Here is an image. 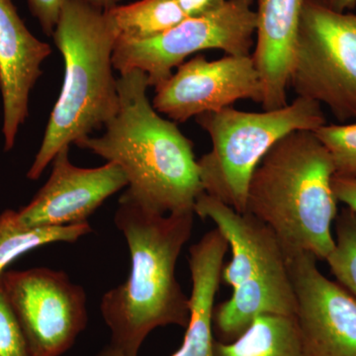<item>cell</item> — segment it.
Instances as JSON below:
<instances>
[{"mask_svg": "<svg viewBox=\"0 0 356 356\" xmlns=\"http://www.w3.org/2000/svg\"><path fill=\"white\" fill-rule=\"evenodd\" d=\"M51 49L35 37L13 0H0V92L3 104L4 149L11 151L29 114L30 95Z\"/></svg>", "mask_w": 356, "mask_h": 356, "instance_id": "obj_13", "label": "cell"}, {"mask_svg": "<svg viewBox=\"0 0 356 356\" xmlns=\"http://www.w3.org/2000/svg\"><path fill=\"white\" fill-rule=\"evenodd\" d=\"M0 356H33L0 277Z\"/></svg>", "mask_w": 356, "mask_h": 356, "instance_id": "obj_21", "label": "cell"}, {"mask_svg": "<svg viewBox=\"0 0 356 356\" xmlns=\"http://www.w3.org/2000/svg\"><path fill=\"white\" fill-rule=\"evenodd\" d=\"M117 40L144 41L159 36L187 18L175 0H139L105 11Z\"/></svg>", "mask_w": 356, "mask_h": 356, "instance_id": "obj_17", "label": "cell"}, {"mask_svg": "<svg viewBox=\"0 0 356 356\" xmlns=\"http://www.w3.org/2000/svg\"><path fill=\"white\" fill-rule=\"evenodd\" d=\"M332 186L337 200L356 213V177L334 175Z\"/></svg>", "mask_w": 356, "mask_h": 356, "instance_id": "obj_23", "label": "cell"}, {"mask_svg": "<svg viewBox=\"0 0 356 356\" xmlns=\"http://www.w3.org/2000/svg\"><path fill=\"white\" fill-rule=\"evenodd\" d=\"M27 3L44 34L51 37L60 20L65 0H27Z\"/></svg>", "mask_w": 356, "mask_h": 356, "instance_id": "obj_22", "label": "cell"}, {"mask_svg": "<svg viewBox=\"0 0 356 356\" xmlns=\"http://www.w3.org/2000/svg\"><path fill=\"white\" fill-rule=\"evenodd\" d=\"M194 212L161 214L127 191L119 199L114 222L128 243V280L105 293L100 312L111 332L109 346L138 356L145 339L168 325L186 329L191 300L177 281V264L191 240Z\"/></svg>", "mask_w": 356, "mask_h": 356, "instance_id": "obj_1", "label": "cell"}, {"mask_svg": "<svg viewBox=\"0 0 356 356\" xmlns=\"http://www.w3.org/2000/svg\"><path fill=\"white\" fill-rule=\"evenodd\" d=\"M289 255L296 318L306 356H356V299L325 277L310 252Z\"/></svg>", "mask_w": 356, "mask_h": 356, "instance_id": "obj_11", "label": "cell"}, {"mask_svg": "<svg viewBox=\"0 0 356 356\" xmlns=\"http://www.w3.org/2000/svg\"><path fill=\"white\" fill-rule=\"evenodd\" d=\"M187 18L200 17L216 13L226 0H175Z\"/></svg>", "mask_w": 356, "mask_h": 356, "instance_id": "obj_24", "label": "cell"}, {"mask_svg": "<svg viewBox=\"0 0 356 356\" xmlns=\"http://www.w3.org/2000/svg\"><path fill=\"white\" fill-rule=\"evenodd\" d=\"M254 0H226L216 11L185 18L168 32L144 40H117L113 67L119 72L142 70L149 86H158L172 74L185 58L201 51L221 50L227 56H252L257 33V14Z\"/></svg>", "mask_w": 356, "mask_h": 356, "instance_id": "obj_8", "label": "cell"}, {"mask_svg": "<svg viewBox=\"0 0 356 356\" xmlns=\"http://www.w3.org/2000/svg\"><path fill=\"white\" fill-rule=\"evenodd\" d=\"M65 60L62 91L27 177L37 180L56 154L105 127L119 106L113 74L117 34L105 11L83 0H65L51 35Z\"/></svg>", "mask_w": 356, "mask_h": 356, "instance_id": "obj_4", "label": "cell"}, {"mask_svg": "<svg viewBox=\"0 0 356 356\" xmlns=\"http://www.w3.org/2000/svg\"><path fill=\"white\" fill-rule=\"evenodd\" d=\"M154 88V108L180 123L220 111L238 100L261 104L262 98L261 79L252 56H225L215 60L195 56Z\"/></svg>", "mask_w": 356, "mask_h": 356, "instance_id": "obj_10", "label": "cell"}, {"mask_svg": "<svg viewBox=\"0 0 356 356\" xmlns=\"http://www.w3.org/2000/svg\"><path fill=\"white\" fill-rule=\"evenodd\" d=\"M92 231L88 222L64 227L26 228L17 222L16 211H4L0 215V277L13 262L35 248L56 243H76Z\"/></svg>", "mask_w": 356, "mask_h": 356, "instance_id": "obj_18", "label": "cell"}, {"mask_svg": "<svg viewBox=\"0 0 356 356\" xmlns=\"http://www.w3.org/2000/svg\"><path fill=\"white\" fill-rule=\"evenodd\" d=\"M325 261L339 284L356 299V213L350 208L337 214L334 247Z\"/></svg>", "mask_w": 356, "mask_h": 356, "instance_id": "obj_19", "label": "cell"}, {"mask_svg": "<svg viewBox=\"0 0 356 356\" xmlns=\"http://www.w3.org/2000/svg\"><path fill=\"white\" fill-rule=\"evenodd\" d=\"M290 86L325 105L341 124L356 122V14L303 0Z\"/></svg>", "mask_w": 356, "mask_h": 356, "instance_id": "obj_7", "label": "cell"}, {"mask_svg": "<svg viewBox=\"0 0 356 356\" xmlns=\"http://www.w3.org/2000/svg\"><path fill=\"white\" fill-rule=\"evenodd\" d=\"M314 132L331 153L336 175L356 177V122L325 124Z\"/></svg>", "mask_w": 356, "mask_h": 356, "instance_id": "obj_20", "label": "cell"}, {"mask_svg": "<svg viewBox=\"0 0 356 356\" xmlns=\"http://www.w3.org/2000/svg\"><path fill=\"white\" fill-rule=\"evenodd\" d=\"M194 212L216 225L232 250L221 277L233 288V294L215 307V339L235 341L259 316H295L289 255L273 229L254 215L238 213L205 192L196 201Z\"/></svg>", "mask_w": 356, "mask_h": 356, "instance_id": "obj_5", "label": "cell"}, {"mask_svg": "<svg viewBox=\"0 0 356 356\" xmlns=\"http://www.w3.org/2000/svg\"><path fill=\"white\" fill-rule=\"evenodd\" d=\"M214 356H306L295 316L262 315L231 343L215 339Z\"/></svg>", "mask_w": 356, "mask_h": 356, "instance_id": "obj_16", "label": "cell"}, {"mask_svg": "<svg viewBox=\"0 0 356 356\" xmlns=\"http://www.w3.org/2000/svg\"><path fill=\"white\" fill-rule=\"evenodd\" d=\"M7 298L33 356H60L88 327V297L65 271L48 267L6 271Z\"/></svg>", "mask_w": 356, "mask_h": 356, "instance_id": "obj_9", "label": "cell"}, {"mask_svg": "<svg viewBox=\"0 0 356 356\" xmlns=\"http://www.w3.org/2000/svg\"><path fill=\"white\" fill-rule=\"evenodd\" d=\"M303 0H257L255 47L264 110L286 106Z\"/></svg>", "mask_w": 356, "mask_h": 356, "instance_id": "obj_14", "label": "cell"}, {"mask_svg": "<svg viewBox=\"0 0 356 356\" xmlns=\"http://www.w3.org/2000/svg\"><path fill=\"white\" fill-rule=\"evenodd\" d=\"M229 243L217 228L207 232L189 250L192 292L191 321L184 343L172 356H214L215 298L222 280V269ZM96 356H125L106 346Z\"/></svg>", "mask_w": 356, "mask_h": 356, "instance_id": "obj_15", "label": "cell"}, {"mask_svg": "<svg viewBox=\"0 0 356 356\" xmlns=\"http://www.w3.org/2000/svg\"><path fill=\"white\" fill-rule=\"evenodd\" d=\"M325 6L337 11V13H348L356 7V0H321Z\"/></svg>", "mask_w": 356, "mask_h": 356, "instance_id": "obj_25", "label": "cell"}, {"mask_svg": "<svg viewBox=\"0 0 356 356\" xmlns=\"http://www.w3.org/2000/svg\"><path fill=\"white\" fill-rule=\"evenodd\" d=\"M83 1L98 10L107 11L119 6L122 0H83Z\"/></svg>", "mask_w": 356, "mask_h": 356, "instance_id": "obj_26", "label": "cell"}, {"mask_svg": "<svg viewBox=\"0 0 356 356\" xmlns=\"http://www.w3.org/2000/svg\"><path fill=\"white\" fill-rule=\"evenodd\" d=\"M195 118L212 144L197 159L204 192L238 213L247 211L250 177L273 145L293 131L314 132L327 124L322 105L300 96L280 109L247 112L229 106Z\"/></svg>", "mask_w": 356, "mask_h": 356, "instance_id": "obj_6", "label": "cell"}, {"mask_svg": "<svg viewBox=\"0 0 356 356\" xmlns=\"http://www.w3.org/2000/svg\"><path fill=\"white\" fill-rule=\"evenodd\" d=\"M70 147L60 149L53 161L48 181L16 218L26 228L83 224L121 189L128 178L120 166L107 161L95 168H83L70 161Z\"/></svg>", "mask_w": 356, "mask_h": 356, "instance_id": "obj_12", "label": "cell"}, {"mask_svg": "<svg viewBox=\"0 0 356 356\" xmlns=\"http://www.w3.org/2000/svg\"><path fill=\"white\" fill-rule=\"evenodd\" d=\"M334 175L332 154L315 132L293 131L255 168L245 212L273 229L288 254L310 252L325 261L334 247L332 226L339 214Z\"/></svg>", "mask_w": 356, "mask_h": 356, "instance_id": "obj_3", "label": "cell"}, {"mask_svg": "<svg viewBox=\"0 0 356 356\" xmlns=\"http://www.w3.org/2000/svg\"><path fill=\"white\" fill-rule=\"evenodd\" d=\"M117 86L118 110L105 133L76 146L120 166L128 178L126 191L147 207L161 214L194 212L204 189L191 140L154 108L144 72H120Z\"/></svg>", "mask_w": 356, "mask_h": 356, "instance_id": "obj_2", "label": "cell"}]
</instances>
